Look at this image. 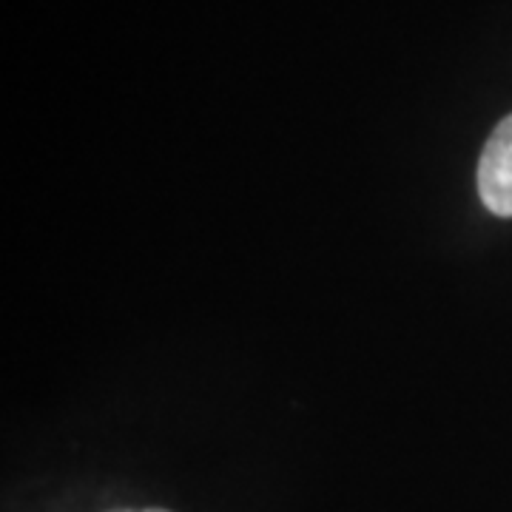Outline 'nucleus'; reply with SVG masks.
I'll return each mask as SVG.
<instances>
[{"label":"nucleus","mask_w":512,"mask_h":512,"mask_svg":"<svg viewBox=\"0 0 512 512\" xmlns=\"http://www.w3.org/2000/svg\"><path fill=\"white\" fill-rule=\"evenodd\" d=\"M111 512H171V510H163V507H148V510H111Z\"/></svg>","instance_id":"nucleus-2"},{"label":"nucleus","mask_w":512,"mask_h":512,"mask_svg":"<svg viewBox=\"0 0 512 512\" xmlns=\"http://www.w3.org/2000/svg\"><path fill=\"white\" fill-rule=\"evenodd\" d=\"M478 197L495 217H512V114L493 128L478 160Z\"/></svg>","instance_id":"nucleus-1"}]
</instances>
